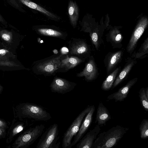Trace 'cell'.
Masks as SVG:
<instances>
[{"label":"cell","instance_id":"1","mask_svg":"<svg viewBox=\"0 0 148 148\" xmlns=\"http://www.w3.org/2000/svg\"><path fill=\"white\" fill-rule=\"evenodd\" d=\"M14 117L22 120L32 119L36 121H47L51 118L50 114L43 107L28 102L19 103L12 107Z\"/></svg>","mask_w":148,"mask_h":148},{"label":"cell","instance_id":"2","mask_svg":"<svg viewBox=\"0 0 148 148\" xmlns=\"http://www.w3.org/2000/svg\"><path fill=\"white\" fill-rule=\"evenodd\" d=\"M129 130L116 125L106 131L100 133L95 140L92 148H110L115 146Z\"/></svg>","mask_w":148,"mask_h":148},{"label":"cell","instance_id":"3","mask_svg":"<svg viewBox=\"0 0 148 148\" xmlns=\"http://www.w3.org/2000/svg\"><path fill=\"white\" fill-rule=\"evenodd\" d=\"M45 127L41 124L24 131L8 147L27 148L32 145L42 134Z\"/></svg>","mask_w":148,"mask_h":148},{"label":"cell","instance_id":"4","mask_svg":"<svg viewBox=\"0 0 148 148\" xmlns=\"http://www.w3.org/2000/svg\"><path fill=\"white\" fill-rule=\"evenodd\" d=\"M52 56L37 61L34 66V71L37 75L50 76L54 74L59 69L60 59L63 55Z\"/></svg>","mask_w":148,"mask_h":148},{"label":"cell","instance_id":"5","mask_svg":"<svg viewBox=\"0 0 148 148\" xmlns=\"http://www.w3.org/2000/svg\"><path fill=\"white\" fill-rule=\"evenodd\" d=\"M91 105H88L82 111L72 122L64 133L62 140L63 148H71L72 140L78 132L84 119L90 110Z\"/></svg>","mask_w":148,"mask_h":148},{"label":"cell","instance_id":"6","mask_svg":"<svg viewBox=\"0 0 148 148\" xmlns=\"http://www.w3.org/2000/svg\"><path fill=\"white\" fill-rule=\"evenodd\" d=\"M58 125L54 123L47 128L42 134L36 145L37 148H59L60 143H57L59 138Z\"/></svg>","mask_w":148,"mask_h":148},{"label":"cell","instance_id":"7","mask_svg":"<svg viewBox=\"0 0 148 148\" xmlns=\"http://www.w3.org/2000/svg\"><path fill=\"white\" fill-rule=\"evenodd\" d=\"M76 85L75 83L59 77H55L50 87L52 92L64 94L73 90Z\"/></svg>","mask_w":148,"mask_h":148},{"label":"cell","instance_id":"8","mask_svg":"<svg viewBox=\"0 0 148 148\" xmlns=\"http://www.w3.org/2000/svg\"><path fill=\"white\" fill-rule=\"evenodd\" d=\"M28 125L27 121L14 117L6 134V142L10 144L25 130Z\"/></svg>","mask_w":148,"mask_h":148},{"label":"cell","instance_id":"9","mask_svg":"<svg viewBox=\"0 0 148 148\" xmlns=\"http://www.w3.org/2000/svg\"><path fill=\"white\" fill-rule=\"evenodd\" d=\"M95 109V106L94 105H91L90 110L85 116L78 132L74 137L73 141L71 142V148L79 141L88 129L91 124Z\"/></svg>","mask_w":148,"mask_h":148},{"label":"cell","instance_id":"10","mask_svg":"<svg viewBox=\"0 0 148 148\" xmlns=\"http://www.w3.org/2000/svg\"><path fill=\"white\" fill-rule=\"evenodd\" d=\"M101 130L100 126L96 125L94 128L90 130L77 143V148H92V145L97 135Z\"/></svg>","mask_w":148,"mask_h":148},{"label":"cell","instance_id":"11","mask_svg":"<svg viewBox=\"0 0 148 148\" xmlns=\"http://www.w3.org/2000/svg\"><path fill=\"white\" fill-rule=\"evenodd\" d=\"M138 79L135 78L128 81L126 84L115 92L108 96V100H114L116 102L123 101L127 97L130 89L136 83Z\"/></svg>","mask_w":148,"mask_h":148},{"label":"cell","instance_id":"12","mask_svg":"<svg viewBox=\"0 0 148 148\" xmlns=\"http://www.w3.org/2000/svg\"><path fill=\"white\" fill-rule=\"evenodd\" d=\"M69 48L71 55L80 56L87 53L88 51V46L83 40L73 38L69 42Z\"/></svg>","mask_w":148,"mask_h":148},{"label":"cell","instance_id":"13","mask_svg":"<svg viewBox=\"0 0 148 148\" xmlns=\"http://www.w3.org/2000/svg\"><path fill=\"white\" fill-rule=\"evenodd\" d=\"M97 73V70L94 61L90 60L86 64L83 70L77 74L78 77H84L86 80L91 81L95 79Z\"/></svg>","mask_w":148,"mask_h":148},{"label":"cell","instance_id":"14","mask_svg":"<svg viewBox=\"0 0 148 148\" xmlns=\"http://www.w3.org/2000/svg\"><path fill=\"white\" fill-rule=\"evenodd\" d=\"M82 62V60L78 57L63 55L60 59L59 69H64L65 71H68L74 68Z\"/></svg>","mask_w":148,"mask_h":148},{"label":"cell","instance_id":"15","mask_svg":"<svg viewBox=\"0 0 148 148\" xmlns=\"http://www.w3.org/2000/svg\"><path fill=\"white\" fill-rule=\"evenodd\" d=\"M111 119V116L107 108L102 102H100L97 111L95 123L100 126H103Z\"/></svg>","mask_w":148,"mask_h":148},{"label":"cell","instance_id":"16","mask_svg":"<svg viewBox=\"0 0 148 148\" xmlns=\"http://www.w3.org/2000/svg\"><path fill=\"white\" fill-rule=\"evenodd\" d=\"M36 33L41 35L50 36L65 39L66 34L61 31L45 27H38L36 29Z\"/></svg>","mask_w":148,"mask_h":148},{"label":"cell","instance_id":"17","mask_svg":"<svg viewBox=\"0 0 148 148\" xmlns=\"http://www.w3.org/2000/svg\"><path fill=\"white\" fill-rule=\"evenodd\" d=\"M68 12L70 22L73 28L76 26L79 17V10L75 1L70 0L68 3Z\"/></svg>","mask_w":148,"mask_h":148},{"label":"cell","instance_id":"18","mask_svg":"<svg viewBox=\"0 0 148 148\" xmlns=\"http://www.w3.org/2000/svg\"><path fill=\"white\" fill-rule=\"evenodd\" d=\"M21 3L31 9L37 10L43 14L50 18L54 20L57 21L60 18L55 14L47 11L38 4L29 0H19Z\"/></svg>","mask_w":148,"mask_h":148},{"label":"cell","instance_id":"19","mask_svg":"<svg viewBox=\"0 0 148 148\" xmlns=\"http://www.w3.org/2000/svg\"><path fill=\"white\" fill-rule=\"evenodd\" d=\"M119 69V68H117L108 76L102 84L101 88L102 90L107 91L111 89Z\"/></svg>","mask_w":148,"mask_h":148},{"label":"cell","instance_id":"20","mask_svg":"<svg viewBox=\"0 0 148 148\" xmlns=\"http://www.w3.org/2000/svg\"><path fill=\"white\" fill-rule=\"evenodd\" d=\"M134 64V62H132L127 64L115 80L113 84V88L119 85L130 72Z\"/></svg>","mask_w":148,"mask_h":148},{"label":"cell","instance_id":"21","mask_svg":"<svg viewBox=\"0 0 148 148\" xmlns=\"http://www.w3.org/2000/svg\"><path fill=\"white\" fill-rule=\"evenodd\" d=\"M122 52L119 51L112 54L109 60L107 67V71H110L117 63L121 59Z\"/></svg>","mask_w":148,"mask_h":148},{"label":"cell","instance_id":"22","mask_svg":"<svg viewBox=\"0 0 148 148\" xmlns=\"http://www.w3.org/2000/svg\"><path fill=\"white\" fill-rule=\"evenodd\" d=\"M140 137L144 139L148 138V119H144L140 123L139 125Z\"/></svg>","mask_w":148,"mask_h":148},{"label":"cell","instance_id":"23","mask_svg":"<svg viewBox=\"0 0 148 148\" xmlns=\"http://www.w3.org/2000/svg\"><path fill=\"white\" fill-rule=\"evenodd\" d=\"M145 88H141L139 92V97L140 104L144 110L147 112L148 111V98L145 93Z\"/></svg>","mask_w":148,"mask_h":148},{"label":"cell","instance_id":"24","mask_svg":"<svg viewBox=\"0 0 148 148\" xmlns=\"http://www.w3.org/2000/svg\"><path fill=\"white\" fill-rule=\"evenodd\" d=\"M148 38L145 40L141 47L139 49L136 55V57L139 58L146 53H148Z\"/></svg>","mask_w":148,"mask_h":148},{"label":"cell","instance_id":"25","mask_svg":"<svg viewBox=\"0 0 148 148\" xmlns=\"http://www.w3.org/2000/svg\"><path fill=\"white\" fill-rule=\"evenodd\" d=\"M92 43L97 48L98 45V36L97 34L95 33H93L90 36Z\"/></svg>","mask_w":148,"mask_h":148},{"label":"cell","instance_id":"26","mask_svg":"<svg viewBox=\"0 0 148 148\" xmlns=\"http://www.w3.org/2000/svg\"><path fill=\"white\" fill-rule=\"evenodd\" d=\"M1 36L3 39L5 40H9L10 38V33L5 31H2Z\"/></svg>","mask_w":148,"mask_h":148},{"label":"cell","instance_id":"27","mask_svg":"<svg viewBox=\"0 0 148 148\" xmlns=\"http://www.w3.org/2000/svg\"><path fill=\"white\" fill-rule=\"evenodd\" d=\"M9 123L4 120L0 118V127L5 129H8Z\"/></svg>","mask_w":148,"mask_h":148},{"label":"cell","instance_id":"28","mask_svg":"<svg viewBox=\"0 0 148 148\" xmlns=\"http://www.w3.org/2000/svg\"><path fill=\"white\" fill-rule=\"evenodd\" d=\"M6 129L0 127V139L5 138L6 136Z\"/></svg>","mask_w":148,"mask_h":148},{"label":"cell","instance_id":"29","mask_svg":"<svg viewBox=\"0 0 148 148\" xmlns=\"http://www.w3.org/2000/svg\"><path fill=\"white\" fill-rule=\"evenodd\" d=\"M69 52V50L65 47H63L61 49V54L66 55Z\"/></svg>","mask_w":148,"mask_h":148},{"label":"cell","instance_id":"30","mask_svg":"<svg viewBox=\"0 0 148 148\" xmlns=\"http://www.w3.org/2000/svg\"><path fill=\"white\" fill-rule=\"evenodd\" d=\"M6 53V51L3 49L0 50V54L2 55H5Z\"/></svg>","mask_w":148,"mask_h":148},{"label":"cell","instance_id":"31","mask_svg":"<svg viewBox=\"0 0 148 148\" xmlns=\"http://www.w3.org/2000/svg\"><path fill=\"white\" fill-rule=\"evenodd\" d=\"M145 93L146 96L148 98V87H147L146 88H145Z\"/></svg>","mask_w":148,"mask_h":148},{"label":"cell","instance_id":"32","mask_svg":"<svg viewBox=\"0 0 148 148\" xmlns=\"http://www.w3.org/2000/svg\"><path fill=\"white\" fill-rule=\"evenodd\" d=\"M3 89V87L0 85V95L2 93Z\"/></svg>","mask_w":148,"mask_h":148},{"label":"cell","instance_id":"33","mask_svg":"<svg viewBox=\"0 0 148 148\" xmlns=\"http://www.w3.org/2000/svg\"><path fill=\"white\" fill-rule=\"evenodd\" d=\"M1 20V17H0V20Z\"/></svg>","mask_w":148,"mask_h":148}]
</instances>
